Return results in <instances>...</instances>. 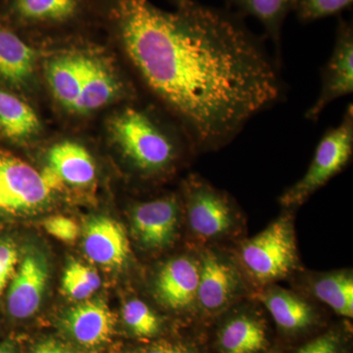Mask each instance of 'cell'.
<instances>
[{
    "label": "cell",
    "instance_id": "obj_4",
    "mask_svg": "<svg viewBox=\"0 0 353 353\" xmlns=\"http://www.w3.org/2000/svg\"><path fill=\"white\" fill-rule=\"evenodd\" d=\"M188 226L199 245L234 238L240 234L243 218L231 196L201 176H190L183 185Z\"/></svg>",
    "mask_w": 353,
    "mask_h": 353
},
{
    "label": "cell",
    "instance_id": "obj_3",
    "mask_svg": "<svg viewBox=\"0 0 353 353\" xmlns=\"http://www.w3.org/2000/svg\"><path fill=\"white\" fill-rule=\"evenodd\" d=\"M240 265L248 277L260 287L287 278L299 265L296 230L289 213L241 245Z\"/></svg>",
    "mask_w": 353,
    "mask_h": 353
},
{
    "label": "cell",
    "instance_id": "obj_16",
    "mask_svg": "<svg viewBox=\"0 0 353 353\" xmlns=\"http://www.w3.org/2000/svg\"><path fill=\"white\" fill-rule=\"evenodd\" d=\"M122 85L103 62L83 54V83L75 108L77 114L88 115L105 108L121 94Z\"/></svg>",
    "mask_w": 353,
    "mask_h": 353
},
{
    "label": "cell",
    "instance_id": "obj_5",
    "mask_svg": "<svg viewBox=\"0 0 353 353\" xmlns=\"http://www.w3.org/2000/svg\"><path fill=\"white\" fill-rule=\"evenodd\" d=\"M353 152V108L348 104L343 120L323 136L309 168L301 180L280 197L281 205L294 208L301 205L336 174L343 171Z\"/></svg>",
    "mask_w": 353,
    "mask_h": 353
},
{
    "label": "cell",
    "instance_id": "obj_7",
    "mask_svg": "<svg viewBox=\"0 0 353 353\" xmlns=\"http://www.w3.org/2000/svg\"><path fill=\"white\" fill-rule=\"evenodd\" d=\"M53 192L43 172L0 150V214H30L46 205Z\"/></svg>",
    "mask_w": 353,
    "mask_h": 353
},
{
    "label": "cell",
    "instance_id": "obj_26",
    "mask_svg": "<svg viewBox=\"0 0 353 353\" xmlns=\"http://www.w3.org/2000/svg\"><path fill=\"white\" fill-rule=\"evenodd\" d=\"M353 0H297L296 11L303 23L336 15L350 9Z\"/></svg>",
    "mask_w": 353,
    "mask_h": 353
},
{
    "label": "cell",
    "instance_id": "obj_10",
    "mask_svg": "<svg viewBox=\"0 0 353 353\" xmlns=\"http://www.w3.org/2000/svg\"><path fill=\"white\" fill-rule=\"evenodd\" d=\"M181 212V202L176 196L136 204L131 212L132 234L146 250L169 248L178 236Z\"/></svg>",
    "mask_w": 353,
    "mask_h": 353
},
{
    "label": "cell",
    "instance_id": "obj_1",
    "mask_svg": "<svg viewBox=\"0 0 353 353\" xmlns=\"http://www.w3.org/2000/svg\"><path fill=\"white\" fill-rule=\"evenodd\" d=\"M101 7L139 75L196 152L226 145L280 101L278 64L236 13L194 0L174 12L150 0H101Z\"/></svg>",
    "mask_w": 353,
    "mask_h": 353
},
{
    "label": "cell",
    "instance_id": "obj_25",
    "mask_svg": "<svg viewBox=\"0 0 353 353\" xmlns=\"http://www.w3.org/2000/svg\"><path fill=\"white\" fill-rule=\"evenodd\" d=\"M122 316L128 329L139 338H152L159 332V317L141 299L127 301L123 306Z\"/></svg>",
    "mask_w": 353,
    "mask_h": 353
},
{
    "label": "cell",
    "instance_id": "obj_19",
    "mask_svg": "<svg viewBox=\"0 0 353 353\" xmlns=\"http://www.w3.org/2000/svg\"><path fill=\"white\" fill-rule=\"evenodd\" d=\"M48 167L52 169L63 183L85 187L94 182L95 164L90 152L74 141H62L50 148Z\"/></svg>",
    "mask_w": 353,
    "mask_h": 353
},
{
    "label": "cell",
    "instance_id": "obj_21",
    "mask_svg": "<svg viewBox=\"0 0 353 353\" xmlns=\"http://www.w3.org/2000/svg\"><path fill=\"white\" fill-rule=\"evenodd\" d=\"M219 343L223 353H259L267 347L266 332L259 319L239 313L221 329Z\"/></svg>",
    "mask_w": 353,
    "mask_h": 353
},
{
    "label": "cell",
    "instance_id": "obj_2",
    "mask_svg": "<svg viewBox=\"0 0 353 353\" xmlns=\"http://www.w3.org/2000/svg\"><path fill=\"white\" fill-rule=\"evenodd\" d=\"M109 128L121 152L143 175L169 173L180 159L179 141L143 109H123L114 115Z\"/></svg>",
    "mask_w": 353,
    "mask_h": 353
},
{
    "label": "cell",
    "instance_id": "obj_31",
    "mask_svg": "<svg viewBox=\"0 0 353 353\" xmlns=\"http://www.w3.org/2000/svg\"><path fill=\"white\" fill-rule=\"evenodd\" d=\"M30 353H71L63 343L55 340H46L34 345Z\"/></svg>",
    "mask_w": 353,
    "mask_h": 353
},
{
    "label": "cell",
    "instance_id": "obj_22",
    "mask_svg": "<svg viewBox=\"0 0 353 353\" xmlns=\"http://www.w3.org/2000/svg\"><path fill=\"white\" fill-rule=\"evenodd\" d=\"M228 10L245 18L252 16L263 26L267 37L280 48L281 34L287 16L296 10L297 0H226Z\"/></svg>",
    "mask_w": 353,
    "mask_h": 353
},
{
    "label": "cell",
    "instance_id": "obj_9",
    "mask_svg": "<svg viewBox=\"0 0 353 353\" xmlns=\"http://www.w3.org/2000/svg\"><path fill=\"white\" fill-rule=\"evenodd\" d=\"M319 97L306 111L305 118L317 121L330 103L353 92L352 23L339 20L333 52L322 69Z\"/></svg>",
    "mask_w": 353,
    "mask_h": 353
},
{
    "label": "cell",
    "instance_id": "obj_18",
    "mask_svg": "<svg viewBox=\"0 0 353 353\" xmlns=\"http://www.w3.org/2000/svg\"><path fill=\"white\" fill-rule=\"evenodd\" d=\"M41 130L34 109L19 94L0 85V139L22 143L38 136Z\"/></svg>",
    "mask_w": 353,
    "mask_h": 353
},
{
    "label": "cell",
    "instance_id": "obj_11",
    "mask_svg": "<svg viewBox=\"0 0 353 353\" xmlns=\"http://www.w3.org/2000/svg\"><path fill=\"white\" fill-rule=\"evenodd\" d=\"M199 272V256L180 255L167 261L158 271L154 281L158 301L175 311L197 306Z\"/></svg>",
    "mask_w": 353,
    "mask_h": 353
},
{
    "label": "cell",
    "instance_id": "obj_15",
    "mask_svg": "<svg viewBox=\"0 0 353 353\" xmlns=\"http://www.w3.org/2000/svg\"><path fill=\"white\" fill-rule=\"evenodd\" d=\"M34 52L23 37L0 26V85L16 94L31 87Z\"/></svg>",
    "mask_w": 353,
    "mask_h": 353
},
{
    "label": "cell",
    "instance_id": "obj_28",
    "mask_svg": "<svg viewBox=\"0 0 353 353\" xmlns=\"http://www.w3.org/2000/svg\"><path fill=\"white\" fill-rule=\"evenodd\" d=\"M18 262L16 245L10 240H0V294L15 274Z\"/></svg>",
    "mask_w": 353,
    "mask_h": 353
},
{
    "label": "cell",
    "instance_id": "obj_30",
    "mask_svg": "<svg viewBox=\"0 0 353 353\" xmlns=\"http://www.w3.org/2000/svg\"><path fill=\"white\" fill-rule=\"evenodd\" d=\"M132 353H196V352L185 343L160 341L148 347L139 348Z\"/></svg>",
    "mask_w": 353,
    "mask_h": 353
},
{
    "label": "cell",
    "instance_id": "obj_24",
    "mask_svg": "<svg viewBox=\"0 0 353 353\" xmlns=\"http://www.w3.org/2000/svg\"><path fill=\"white\" fill-rule=\"evenodd\" d=\"M101 285V277L94 269L82 262L72 260L65 269L61 290L70 299L85 301L99 289Z\"/></svg>",
    "mask_w": 353,
    "mask_h": 353
},
{
    "label": "cell",
    "instance_id": "obj_17",
    "mask_svg": "<svg viewBox=\"0 0 353 353\" xmlns=\"http://www.w3.org/2000/svg\"><path fill=\"white\" fill-rule=\"evenodd\" d=\"M259 301L270 313L279 328L297 332L308 328L315 320L313 306L303 296L276 285H267Z\"/></svg>",
    "mask_w": 353,
    "mask_h": 353
},
{
    "label": "cell",
    "instance_id": "obj_13",
    "mask_svg": "<svg viewBox=\"0 0 353 353\" xmlns=\"http://www.w3.org/2000/svg\"><path fill=\"white\" fill-rule=\"evenodd\" d=\"M83 250L95 264L109 269H120L131 253L124 227L106 216H95L83 229Z\"/></svg>",
    "mask_w": 353,
    "mask_h": 353
},
{
    "label": "cell",
    "instance_id": "obj_8",
    "mask_svg": "<svg viewBox=\"0 0 353 353\" xmlns=\"http://www.w3.org/2000/svg\"><path fill=\"white\" fill-rule=\"evenodd\" d=\"M197 306L209 314L220 312L240 297L243 290L240 269L233 260L211 246L199 252Z\"/></svg>",
    "mask_w": 353,
    "mask_h": 353
},
{
    "label": "cell",
    "instance_id": "obj_12",
    "mask_svg": "<svg viewBox=\"0 0 353 353\" xmlns=\"http://www.w3.org/2000/svg\"><path fill=\"white\" fill-rule=\"evenodd\" d=\"M48 263L39 250L28 252L14 274L7 296V309L16 319H27L36 314L41 306L46 284Z\"/></svg>",
    "mask_w": 353,
    "mask_h": 353
},
{
    "label": "cell",
    "instance_id": "obj_29",
    "mask_svg": "<svg viewBox=\"0 0 353 353\" xmlns=\"http://www.w3.org/2000/svg\"><path fill=\"white\" fill-rule=\"evenodd\" d=\"M340 347L341 336L331 331L308 341L296 353H340Z\"/></svg>",
    "mask_w": 353,
    "mask_h": 353
},
{
    "label": "cell",
    "instance_id": "obj_23",
    "mask_svg": "<svg viewBox=\"0 0 353 353\" xmlns=\"http://www.w3.org/2000/svg\"><path fill=\"white\" fill-rule=\"evenodd\" d=\"M310 290L313 296L328 305L336 314L353 317V276L350 270L316 274L311 279Z\"/></svg>",
    "mask_w": 353,
    "mask_h": 353
},
{
    "label": "cell",
    "instance_id": "obj_6",
    "mask_svg": "<svg viewBox=\"0 0 353 353\" xmlns=\"http://www.w3.org/2000/svg\"><path fill=\"white\" fill-rule=\"evenodd\" d=\"M92 0H0V26L26 30L63 29L82 23Z\"/></svg>",
    "mask_w": 353,
    "mask_h": 353
},
{
    "label": "cell",
    "instance_id": "obj_14",
    "mask_svg": "<svg viewBox=\"0 0 353 353\" xmlns=\"http://www.w3.org/2000/svg\"><path fill=\"white\" fill-rule=\"evenodd\" d=\"M66 333L87 348L101 347L112 336L115 317L102 301H85L70 308L62 319Z\"/></svg>",
    "mask_w": 353,
    "mask_h": 353
},
{
    "label": "cell",
    "instance_id": "obj_34",
    "mask_svg": "<svg viewBox=\"0 0 353 353\" xmlns=\"http://www.w3.org/2000/svg\"><path fill=\"white\" fill-rule=\"evenodd\" d=\"M267 353H277V352H267Z\"/></svg>",
    "mask_w": 353,
    "mask_h": 353
},
{
    "label": "cell",
    "instance_id": "obj_32",
    "mask_svg": "<svg viewBox=\"0 0 353 353\" xmlns=\"http://www.w3.org/2000/svg\"><path fill=\"white\" fill-rule=\"evenodd\" d=\"M0 353H16L10 345H0Z\"/></svg>",
    "mask_w": 353,
    "mask_h": 353
},
{
    "label": "cell",
    "instance_id": "obj_27",
    "mask_svg": "<svg viewBox=\"0 0 353 353\" xmlns=\"http://www.w3.org/2000/svg\"><path fill=\"white\" fill-rule=\"evenodd\" d=\"M43 225L50 236L64 243H73L80 234V228L75 221L65 216H50L43 221Z\"/></svg>",
    "mask_w": 353,
    "mask_h": 353
},
{
    "label": "cell",
    "instance_id": "obj_33",
    "mask_svg": "<svg viewBox=\"0 0 353 353\" xmlns=\"http://www.w3.org/2000/svg\"><path fill=\"white\" fill-rule=\"evenodd\" d=\"M170 1L175 4L176 8H179V7L185 6V4L189 3L190 0H170Z\"/></svg>",
    "mask_w": 353,
    "mask_h": 353
},
{
    "label": "cell",
    "instance_id": "obj_20",
    "mask_svg": "<svg viewBox=\"0 0 353 353\" xmlns=\"http://www.w3.org/2000/svg\"><path fill=\"white\" fill-rule=\"evenodd\" d=\"M51 92L64 108L75 112L83 83V54H62L46 65Z\"/></svg>",
    "mask_w": 353,
    "mask_h": 353
}]
</instances>
